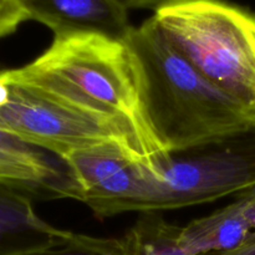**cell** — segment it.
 <instances>
[{
  "label": "cell",
  "mask_w": 255,
  "mask_h": 255,
  "mask_svg": "<svg viewBox=\"0 0 255 255\" xmlns=\"http://www.w3.org/2000/svg\"><path fill=\"white\" fill-rule=\"evenodd\" d=\"M65 162L76 186V201L97 218L142 212L146 167L112 151L75 153Z\"/></svg>",
  "instance_id": "cell-6"
},
{
  "label": "cell",
  "mask_w": 255,
  "mask_h": 255,
  "mask_svg": "<svg viewBox=\"0 0 255 255\" xmlns=\"http://www.w3.org/2000/svg\"><path fill=\"white\" fill-rule=\"evenodd\" d=\"M29 20L49 27L54 36L94 32L126 39L132 25L119 0H19Z\"/></svg>",
  "instance_id": "cell-7"
},
{
  "label": "cell",
  "mask_w": 255,
  "mask_h": 255,
  "mask_svg": "<svg viewBox=\"0 0 255 255\" xmlns=\"http://www.w3.org/2000/svg\"><path fill=\"white\" fill-rule=\"evenodd\" d=\"M0 182L22 192L31 199H37L36 192L31 182L26 178L22 173H20L17 169L12 168L9 164L0 161Z\"/></svg>",
  "instance_id": "cell-13"
},
{
  "label": "cell",
  "mask_w": 255,
  "mask_h": 255,
  "mask_svg": "<svg viewBox=\"0 0 255 255\" xmlns=\"http://www.w3.org/2000/svg\"><path fill=\"white\" fill-rule=\"evenodd\" d=\"M181 229L157 212L143 213L121 238L126 255H188L179 241Z\"/></svg>",
  "instance_id": "cell-10"
},
{
  "label": "cell",
  "mask_w": 255,
  "mask_h": 255,
  "mask_svg": "<svg viewBox=\"0 0 255 255\" xmlns=\"http://www.w3.org/2000/svg\"><path fill=\"white\" fill-rule=\"evenodd\" d=\"M227 207L192 221L181 229V246L188 255H217L237 251L248 243L252 232L244 193Z\"/></svg>",
  "instance_id": "cell-9"
},
{
  "label": "cell",
  "mask_w": 255,
  "mask_h": 255,
  "mask_svg": "<svg viewBox=\"0 0 255 255\" xmlns=\"http://www.w3.org/2000/svg\"><path fill=\"white\" fill-rule=\"evenodd\" d=\"M126 9H149L157 11L183 0H119Z\"/></svg>",
  "instance_id": "cell-14"
},
{
  "label": "cell",
  "mask_w": 255,
  "mask_h": 255,
  "mask_svg": "<svg viewBox=\"0 0 255 255\" xmlns=\"http://www.w3.org/2000/svg\"><path fill=\"white\" fill-rule=\"evenodd\" d=\"M217 255H255V243L244 246L242 247V248L237 249V251L229 252V253L217 254Z\"/></svg>",
  "instance_id": "cell-16"
},
{
  "label": "cell",
  "mask_w": 255,
  "mask_h": 255,
  "mask_svg": "<svg viewBox=\"0 0 255 255\" xmlns=\"http://www.w3.org/2000/svg\"><path fill=\"white\" fill-rule=\"evenodd\" d=\"M27 20L29 16L19 0H0V40L14 34Z\"/></svg>",
  "instance_id": "cell-12"
},
{
  "label": "cell",
  "mask_w": 255,
  "mask_h": 255,
  "mask_svg": "<svg viewBox=\"0 0 255 255\" xmlns=\"http://www.w3.org/2000/svg\"><path fill=\"white\" fill-rule=\"evenodd\" d=\"M0 76L121 117L152 151L163 158L169 154L152 127L141 66L126 39L94 32L54 36L40 56L21 67L0 70Z\"/></svg>",
  "instance_id": "cell-1"
},
{
  "label": "cell",
  "mask_w": 255,
  "mask_h": 255,
  "mask_svg": "<svg viewBox=\"0 0 255 255\" xmlns=\"http://www.w3.org/2000/svg\"><path fill=\"white\" fill-rule=\"evenodd\" d=\"M72 232L56 228L35 212L34 199L0 182V255H22L65 241Z\"/></svg>",
  "instance_id": "cell-8"
},
{
  "label": "cell",
  "mask_w": 255,
  "mask_h": 255,
  "mask_svg": "<svg viewBox=\"0 0 255 255\" xmlns=\"http://www.w3.org/2000/svg\"><path fill=\"white\" fill-rule=\"evenodd\" d=\"M244 194H246L247 201H248V213L252 226L251 236H249L248 243L246 244V246H248V244L255 243V188L244 192Z\"/></svg>",
  "instance_id": "cell-15"
},
{
  "label": "cell",
  "mask_w": 255,
  "mask_h": 255,
  "mask_svg": "<svg viewBox=\"0 0 255 255\" xmlns=\"http://www.w3.org/2000/svg\"><path fill=\"white\" fill-rule=\"evenodd\" d=\"M126 41L141 66L152 127L168 153L255 126L254 115L199 74L151 17Z\"/></svg>",
  "instance_id": "cell-2"
},
{
  "label": "cell",
  "mask_w": 255,
  "mask_h": 255,
  "mask_svg": "<svg viewBox=\"0 0 255 255\" xmlns=\"http://www.w3.org/2000/svg\"><path fill=\"white\" fill-rule=\"evenodd\" d=\"M151 19L199 74L255 116V14L224 0H183Z\"/></svg>",
  "instance_id": "cell-4"
},
{
  "label": "cell",
  "mask_w": 255,
  "mask_h": 255,
  "mask_svg": "<svg viewBox=\"0 0 255 255\" xmlns=\"http://www.w3.org/2000/svg\"><path fill=\"white\" fill-rule=\"evenodd\" d=\"M255 188V126L169 153L156 176L144 178L142 213L211 203Z\"/></svg>",
  "instance_id": "cell-5"
},
{
  "label": "cell",
  "mask_w": 255,
  "mask_h": 255,
  "mask_svg": "<svg viewBox=\"0 0 255 255\" xmlns=\"http://www.w3.org/2000/svg\"><path fill=\"white\" fill-rule=\"evenodd\" d=\"M22 255H126L122 239L71 233L65 241Z\"/></svg>",
  "instance_id": "cell-11"
},
{
  "label": "cell",
  "mask_w": 255,
  "mask_h": 255,
  "mask_svg": "<svg viewBox=\"0 0 255 255\" xmlns=\"http://www.w3.org/2000/svg\"><path fill=\"white\" fill-rule=\"evenodd\" d=\"M5 82L9 89L0 102V128L62 161L81 152L112 151L156 176L169 156L163 158L152 151L121 117L45 87Z\"/></svg>",
  "instance_id": "cell-3"
}]
</instances>
